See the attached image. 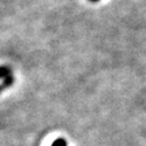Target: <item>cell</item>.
<instances>
[{
	"label": "cell",
	"instance_id": "obj_3",
	"mask_svg": "<svg viewBox=\"0 0 146 146\" xmlns=\"http://www.w3.org/2000/svg\"><path fill=\"white\" fill-rule=\"evenodd\" d=\"M91 1H93V3H96V1H99V0H91Z\"/></svg>",
	"mask_w": 146,
	"mask_h": 146
},
{
	"label": "cell",
	"instance_id": "obj_2",
	"mask_svg": "<svg viewBox=\"0 0 146 146\" xmlns=\"http://www.w3.org/2000/svg\"><path fill=\"white\" fill-rule=\"evenodd\" d=\"M52 146H68V143L64 138H58L52 143Z\"/></svg>",
	"mask_w": 146,
	"mask_h": 146
},
{
	"label": "cell",
	"instance_id": "obj_1",
	"mask_svg": "<svg viewBox=\"0 0 146 146\" xmlns=\"http://www.w3.org/2000/svg\"><path fill=\"white\" fill-rule=\"evenodd\" d=\"M11 74V69L7 66H0V80H6L9 77Z\"/></svg>",
	"mask_w": 146,
	"mask_h": 146
}]
</instances>
